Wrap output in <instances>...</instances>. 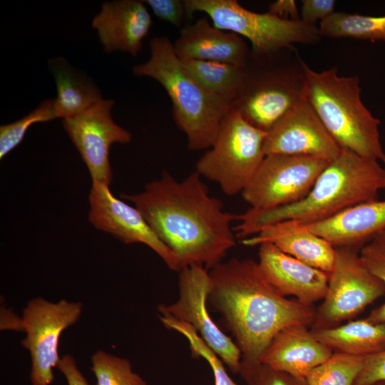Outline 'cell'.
<instances>
[{"mask_svg": "<svg viewBox=\"0 0 385 385\" xmlns=\"http://www.w3.org/2000/svg\"><path fill=\"white\" fill-rule=\"evenodd\" d=\"M149 46L150 58L133 66L134 75L153 78L165 88L172 102L174 122L185 134L190 150L210 148L230 105L206 91L192 78L168 37L155 36Z\"/></svg>", "mask_w": 385, "mask_h": 385, "instance_id": "4", "label": "cell"}, {"mask_svg": "<svg viewBox=\"0 0 385 385\" xmlns=\"http://www.w3.org/2000/svg\"><path fill=\"white\" fill-rule=\"evenodd\" d=\"M267 133L233 109L224 117L212 145L197 161L195 171L217 183L227 195L241 193L265 157Z\"/></svg>", "mask_w": 385, "mask_h": 385, "instance_id": "8", "label": "cell"}, {"mask_svg": "<svg viewBox=\"0 0 385 385\" xmlns=\"http://www.w3.org/2000/svg\"><path fill=\"white\" fill-rule=\"evenodd\" d=\"M152 23L143 1L118 0L103 3L92 26L106 53L121 51L137 56Z\"/></svg>", "mask_w": 385, "mask_h": 385, "instance_id": "17", "label": "cell"}, {"mask_svg": "<svg viewBox=\"0 0 385 385\" xmlns=\"http://www.w3.org/2000/svg\"><path fill=\"white\" fill-rule=\"evenodd\" d=\"M188 16L195 12L208 16L217 29L247 38L254 55H267L292 48L294 43L313 45L321 37L318 27L299 20H288L270 13H256L236 0H185Z\"/></svg>", "mask_w": 385, "mask_h": 385, "instance_id": "7", "label": "cell"}, {"mask_svg": "<svg viewBox=\"0 0 385 385\" xmlns=\"http://www.w3.org/2000/svg\"><path fill=\"white\" fill-rule=\"evenodd\" d=\"M48 66L56 84L57 97L54 101L57 118L76 116L103 100L96 83L63 58L49 60Z\"/></svg>", "mask_w": 385, "mask_h": 385, "instance_id": "22", "label": "cell"}, {"mask_svg": "<svg viewBox=\"0 0 385 385\" xmlns=\"http://www.w3.org/2000/svg\"><path fill=\"white\" fill-rule=\"evenodd\" d=\"M57 118L54 99H48L35 110L14 123L0 126V159L18 146L29 128L36 123L47 122Z\"/></svg>", "mask_w": 385, "mask_h": 385, "instance_id": "29", "label": "cell"}, {"mask_svg": "<svg viewBox=\"0 0 385 385\" xmlns=\"http://www.w3.org/2000/svg\"><path fill=\"white\" fill-rule=\"evenodd\" d=\"M376 237H378L379 238L380 240H381L382 241H384L385 242V230L383 231L382 232H381L378 236H376Z\"/></svg>", "mask_w": 385, "mask_h": 385, "instance_id": "38", "label": "cell"}, {"mask_svg": "<svg viewBox=\"0 0 385 385\" xmlns=\"http://www.w3.org/2000/svg\"><path fill=\"white\" fill-rule=\"evenodd\" d=\"M113 100L103 99L86 111L63 119V125L87 166L92 181L110 186L112 169L109 150L115 143H128L131 133L115 123Z\"/></svg>", "mask_w": 385, "mask_h": 385, "instance_id": "13", "label": "cell"}, {"mask_svg": "<svg viewBox=\"0 0 385 385\" xmlns=\"http://www.w3.org/2000/svg\"><path fill=\"white\" fill-rule=\"evenodd\" d=\"M379 381H385V350L365 356L354 385H371Z\"/></svg>", "mask_w": 385, "mask_h": 385, "instance_id": "32", "label": "cell"}, {"mask_svg": "<svg viewBox=\"0 0 385 385\" xmlns=\"http://www.w3.org/2000/svg\"><path fill=\"white\" fill-rule=\"evenodd\" d=\"M359 255L367 268L385 284V242L378 237L365 245ZM374 324L385 322V302L374 309L365 318Z\"/></svg>", "mask_w": 385, "mask_h": 385, "instance_id": "30", "label": "cell"}, {"mask_svg": "<svg viewBox=\"0 0 385 385\" xmlns=\"http://www.w3.org/2000/svg\"><path fill=\"white\" fill-rule=\"evenodd\" d=\"M1 330L24 332L22 318H19L11 309L1 308Z\"/></svg>", "mask_w": 385, "mask_h": 385, "instance_id": "37", "label": "cell"}, {"mask_svg": "<svg viewBox=\"0 0 385 385\" xmlns=\"http://www.w3.org/2000/svg\"><path fill=\"white\" fill-rule=\"evenodd\" d=\"M173 49L180 60L221 62L243 67L250 50L239 35L216 28L207 16L187 23Z\"/></svg>", "mask_w": 385, "mask_h": 385, "instance_id": "18", "label": "cell"}, {"mask_svg": "<svg viewBox=\"0 0 385 385\" xmlns=\"http://www.w3.org/2000/svg\"><path fill=\"white\" fill-rule=\"evenodd\" d=\"M300 19L307 24L315 25L334 12V0H302Z\"/></svg>", "mask_w": 385, "mask_h": 385, "instance_id": "33", "label": "cell"}, {"mask_svg": "<svg viewBox=\"0 0 385 385\" xmlns=\"http://www.w3.org/2000/svg\"><path fill=\"white\" fill-rule=\"evenodd\" d=\"M209 273L212 287L207 303L234 337L241 353L240 374L250 385L276 334L294 324L311 327L317 308L280 294L250 258L221 262Z\"/></svg>", "mask_w": 385, "mask_h": 385, "instance_id": "2", "label": "cell"}, {"mask_svg": "<svg viewBox=\"0 0 385 385\" xmlns=\"http://www.w3.org/2000/svg\"><path fill=\"white\" fill-rule=\"evenodd\" d=\"M305 66L294 46L267 55H254L250 51L243 66L242 86L230 109L268 132L305 98Z\"/></svg>", "mask_w": 385, "mask_h": 385, "instance_id": "6", "label": "cell"}, {"mask_svg": "<svg viewBox=\"0 0 385 385\" xmlns=\"http://www.w3.org/2000/svg\"><path fill=\"white\" fill-rule=\"evenodd\" d=\"M329 162L309 156L266 155L241 195L256 210L294 204L308 195Z\"/></svg>", "mask_w": 385, "mask_h": 385, "instance_id": "11", "label": "cell"}, {"mask_svg": "<svg viewBox=\"0 0 385 385\" xmlns=\"http://www.w3.org/2000/svg\"><path fill=\"white\" fill-rule=\"evenodd\" d=\"M56 368L63 374L68 385H89L71 354L63 355Z\"/></svg>", "mask_w": 385, "mask_h": 385, "instance_id": "35", "label": "cell"}, {"mask_svg": "<svg viewBox=\"0 0 385 385\" xmlns=\"http://www.w3.org/2000/svg\"><path fill=\"white\" fill-rule=\"evenodd\" d=\"M160 320L167 328L180 333L188 339L193 355L201 356L208 362L214 375L215 385H237L228 375L221 359L191 325L169 316L161 317Z\"/></svg>", "mask_w": 385, "mask_h": 385, "instance_id": "28", "label": "cell"}, {"mask_svg": "<svg viewBox=\"0 0 385 385\" xmlns=\"http://www.w3.org/2000/svg\"><path fill=\"white\" fill-rule=\"evenodd\" d=\"M259 246V267L266 280L280 294L293 295L308 305L324 299L329 273L283 252L271 243Z\"/></svg>", "mask_w": 385, "mask_h": 385, "instance_id": "16", "label": "cell"}, {"mask_svg": "<svg viewBox=\"0 0 385 385\" xmlns=\"http://www.w3.org/2000/svg\"><path fill=\"white\" fill-rule=\"evenodd\" d=\"M268 13L284 19H300V15L294 0H277L273 2L269 6Z\"/></svg>", "mask_w": 385, "mask_h": 385, "instance_id": "36", "label": "cell"}, {"mask_svg": "<svg viewBox=\"0 0 385 385\" xmlns=\"http://www.w3.org/2000/svg\"><path fill=\"white\" fill-rule=\"evenodd\" d=\"M82 310L81 302L66 299L53 302L36 297L27 302L21 317L26 337L20 344L30 354L31 385H51L53 381V369L61 359V335L79 319Z\"/></svg>", "mask_w": 385, "mask_h": 385, "instance_id": "10", "label": "cell"}, {"mask_svg": "<svg viewBox=\"0 0 385 385\" xmlns=\"http://www.w3.org/2000/svg\"><path fill=\"white\" fill-rule=\"evenodd\" d=\"M305 98L342 150L379 161L385 152L375 118L361 101L359 78L340 76L332 67L315 71L307 64Z\"/></svg>", "mask_w": 385, "mask_h": 385, "instance_id": "5", "label": "cell"}, {"mask_svg": "<svg viewBox=\"0 0 385 385\" xmlns=\"http://www.w3.org/2000/svg\"><path fill=\"white\" fill-rule=\"evenodd\" d=\"M192 78L203 89L230 105L241 90L244 69L232 64L198 60H181Z\"/></svg>", "mask_w": 385, "mask_h": 385, "instance_id": "24", "label": "cell"}, {"mask_svg": "<svg viewBox=\"0 0 385 385\" xmlns=\"http://www.w3.org/2000/svg\"><path fill=\"white\" fill-rule=\"evenodd\" d=\"M385 189V168L379 161L342 150L317 178L302 200L269 210L249 208L238 215L234 227L241 240L257 234L265 226L294 220L307 225L331 218L364 202L378 199Z\"/></svg>", "mask_w": 385, "mask_h": 385, "instance_id": "3", "label": "cell"}, {"mask_svg": "<svg viewBox=\"0 0 385 385\" xmlns=\"http://www.w3.org/2000/svg\"><path fill=\"white\" fill-rule=\"evenodd\" d=\"M179 272L178 298L169 305H159V312L191 325L228 369L234 374H240V349L235 342L219 329L207 312V298L212 287L209 270L192 265L181 269Z\"/></svg>", "mask_w": 385, "mask_h": 385, "instance_id": "12", "label": "cell"}, {"mask_svg": "<svg viewBox=\"0 0 385 385\" xmlns=\"http://www.w3.org/2000/svg\"><path fill=\"white\" fill-rule=\"evenodd\" d=\"M311 332L334 352L367 356L385 350V322L374 324L364 319Z\"/></svg>", "mask_w": 385, "mask_h": 385, "instance_id": "23", "label": "cell"}, {"mask_svg": "<svg viewBox=\"0 0 385 385\" xmlns=\"http://www.w3.org/2000/svg\"><path fill=\"white\" fill-rule=\"evenodd\" d=\"M333 353L331 348L314 337L308 327L294 324L276 334L265 349L261 363L305 379L313 369L324 362Z\"/></svg>", "mask_w": 385, "mask_h": 385, "instance_id": "19", "label": "cell"}, {"mask_svg": "<svg viewBox=\"0 0 385 385\" xmlns=\"http://www.w3.org/2000/svg\"><path fill=\"white\" fill-rule=\"evenodd\" d=\"M153 14L160 19L178 28L182 29L185 24L188 16L185 0H145Z\"/></svg>", "mask_w": 385, "mask_h": 385, "instance_id": "31", "label": "cell"}, {"mask_svg": "<svg viewBox=\"0 0 385 385\" xmlns=\"http://www.w3.org/2000/svg\"><path fill=\"white\" fill-rule=\"evenodd\" d=\"M365 356L334 352L307 376V385H354Z\"/></svg>", "mask_w": 385, "mask_h": 385, "instance_id": "26", "label": "cell"}, {"mask_svg": "<svg viewBox=\"0 0 385 385\" xmlns=\"http://www.w3.org/2000/svg\"><path fill=\"white\" fill-rule=\"evenodd\" d=\"M359 251L336 247L327 290L310 330L336 327L385 295V284L367 268Z\"/></svg>", "mask_w": 385, "mask_h": 385, "instance_id": "9", "label": "cell"}, {"mask_svg": "<svg viewBox=\"0 0 385 385\" xmlns=\"http://www.w3.org/2000/svg\"><path fill=\"white\" fill-rule=\"evenodd\" d=\"M241 242L246 246L271 243L283 252L327 273L332 269L336 253V248L329 242L294 220L265 226Z\"/></svg>", "mask_w": 385, "mask_h": 385, "instance_id": "21", "label": "cell"}, {"mask_svg": "<svg viewBox=\"0 0 385 385\" xmlns=\"http://www.w3.org/2000/svg\"><path fill=\"white\" fill-rule=\"evenodd\" d=\"M305 225L335 248L360 250L385 230V200L364 202L331 218Z\"/></svg>", "mask_w": 385, "mask_h": 385, "instance_id": "20", "label": "cell"}, {"mask_svg": "<svg viewBox=\"0 0 385 385\" xmlns=\"http://www.w3.org/2000/svg\"><path fill=\"white\" fill-rule=\"evenodd\" d=\"M371 385H385V381H379Z\"/></svg>", "mask_w": 385, "mask_h": 385, "instance_id": "39", "label": "cell"}, {"mask_svg": "<svg viewBox=\"0 0 385 385\" xmlns=\"http://www.w3.org/2000/svg\"><path fill=\"white\" fill-rule=\"evenodd\" d=\"M120 197L134 204L180 270L192 265L210 270L236 244L231 224L238 215L223 210L196 171L181 181L163 171L141 192Z\"/></svg>", "mask_w": 385, "mask_h": 385, "instance_id": "1", "label": "cell"}, {"mask_svg": "<svg viewBox=\"0 0 385 385\" xmlns=\"http://www.w3.org/2000/svg\"><path fill=\"white\" fill-rule=\"evenodd\" d=\"M263 149L265 156H309L329 161L342 150L306 98L267 132Z\"/></svg>", "mask_w": 385, "mask_h": 385, "instance_id": "15", "label": "cell"}, {"mask_svg": "<svg viewBox=\"0 0 385 385\" xmlns=\"http://www.w3.org/2000/svg\"><path fill=\"white\" fill-rule=\"evenodd\" d=\"M91 362L97 385H147L125 358L98 350L91 356Z\"/></svg>", "mask_w": 385, "mask_h": 385, "instance_id": "27", "label": "cell"}, {"mask_svg": "<svg viewBox=\"0 0 385 385\" xmlns=\"http://www.w3.org/2000/svg\"><path fill=\"white\" fill-rule=\"evenodd\" d=\"M320 37L385 41V16L334 12L319 23Z\"/></svg>", "mask_w": 385, "mask_h": 385, "instance_id": "25", "label": "cell"}, {"mask_svg": "<svg viewBox=\"0 0 385 385\" xmlns=\"http://www.w3.org/2000/svg\"><path fill=\"white\" fill-rule=\"evenodd\" d=\"M89 222L125 244L142 243L153 250L172 270L180 271L173 252L158 238L135 207L115 197L109 185L92 181Z\"/></svg>", "mask_w": 385, "mask_h": 385, "instance_id": "14", "label": "cell"}, {"mask_svg": "<svg viewBox=\"0 0 385 385\" xmlns=\"http://www.w3.org/2000/svg\"><path fill=\"white\" fill-rule=\"evenodd\" d=\"M250 385H307L305 379L294 377L262 364Z\"/></svg>", "mask_w": 385, "mask_h": 385, "instance_id": "34", "label": "cell"}]
</instances>
